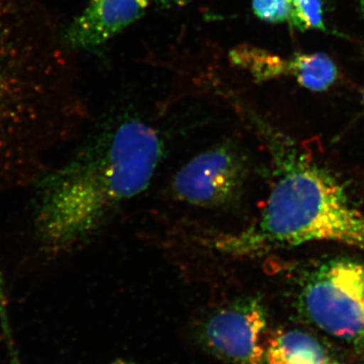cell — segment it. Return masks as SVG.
Segmentation results:
<instances>
[{
	"label": "cell",
	"instance_id": "cell-1",
	"mask_svg": "<svg viewBox=\"0 0 364 364\" xmlns=\"http://www.w3.org/2000/svg\"><path fill=\"white\" fill-rule=\"evenodd\" d=\"M60 31L44 0H0V191L39 178L75 107Z\"/></svg>",
	"mask_w": 364,
	"mask_h": 364
},
{
	"label": "cell",
	"instance_id": "cell-2",
	"mask_svg": "<svg viewBox=\"0 0 364 364\" xmlns=\"http://www.w3.org/2000/svg\"><path fill=\"white\" fill-rule=\"evenodd\" d=\"M267 141L273 182L260 217L240 231L214 235L208 247L232 258L313 242L364 250V215L341 182L287 138L267 131Z\"/></svg>",
	"mask_w": 364,
	"mask_h": 364
},
{
	"label": "cell",
	"instance_id": "cell-3",
	"mask_svg": "<svg viewBox=\"0 0 364 364\" xmlns=\"http://www.w3.org/2000/svg\"><path fill=\"white\" fill-rule=\"evenodd\" d=\"M165 154L161 135L138 117L107 127L59 170L48 205V238L58 251L90 240L147 189Z\"/></svg>",
	"mask_w": 364,
	"mask_h": 364
},
{
	"label": "cell",
	"instance_id": "cell-4",
	"mask_svg": "<svg viewBox=\"0 0 364 364\" xmlns=\"http://www.w3.org/2000/svg\"><path fill=\"white\" fill-rule=\"evenodd\" d=\"M299 312L364 360V262L351 257L320 260L299 273Z\"/></svg>",
	"mask_w": 364,
	"mask_h": 364
},
{
	"label": "cell",
	"instance_id": "cell-5",
	"mask_svg": "<svg viewBox=\"0 0 364 364\" xmlns=\"http://www.w3.org/2000/svg\"><path fill=\"white\" fill-rule=\"evenodd\" d=\"M250 170L240 146L224 141L191 158L174 174L171 195L191 207L232 210L245 195Z\"/></svg>",
	"mask_w": 364,
	"mask_h": 364
},
{
	"label": "cell",
	"instance_id": "cell-6",
	"mask_svg": "<svg viewBox=\"0 0 364 364\" xmlns=\"http://www.w3.org/2000/svg\"><path fill=\"white\" fill-rule=\"evenodd\" d=\"M267 312L256 296L233 299L203 322V344L218 358L234 364H262Z\"/></svg>",
	"mask_w": 364,
	"mask_h": 364
},
{
	"label": "cell",
	"instance_id": "cell-7",
	"mask_svg": "<svg viewBox=\"0 0 364 364\" xmlns=\"http://www.w3.org/2000/svg\"><path fill=\"white\" fill-rule=\"evenodd\" d=\"M149 0H90L60 31L67 51H90L105 44L145 14Z\"/></svg>",
	"mask_w": 364,
	"mask_h": 364
},
{
	"label": "cell",
	"instance_id": "cell-8",
	"mask_svg": "<svg viewBox=\"0 0 364 364\" xmlns=\"http://www.w3.org/2000/svg\"><path fill=\"white\" fill-rule=\"evenodd\" d=\"M331 361L324 347L311 335L284 330L267 340L262 364H326Z\"/></svg>",
	"mask_w": 364,
	"mask_h": 364
},
{
	"label": "cell",
	"instance_id": "cell-9",
	"mask_svg": "<svg viewBox=\"0 0 364 364\" xmlns=\"http://www.w3.org/2000/svg\"><path fill=\"white\" fill-rule=\"evenodd\" d=\"M287 74L306 90L316 92L327 90L338 79L334 61L323 53L296 55L287 61Z\"/></svg>",
	"mask_w": 364,
	"mask_h": 364
},
{
	"label": "cell",
	"instance_id": "cell-10",
	"mask_svg": "<svg viewBox=\"0 0 364 364\" xmlns=\"http://www.w3.org/2000/svg\"><path fill=\"white\" fill-rule=\"evenodd\" d=\"M235 61L244 65L259 80L279 77L287 73V61L257 49L235 52Z\"/></svg>",
	"mask_w": 364,
	"mask_h": 364
},
{
	"label": "cell",
	"instance_id": "cell-11",
	"mask_svg": "<svg viewBox=\"0 0 364 364\" xmlns=\"http://www.w3.org/2000/svg\"><path fill=\"white\" fill-rule=\"evenodd\" d=\"M289 21L301 32L325 31L324 0H291Z\"/></svg>",
	"mask_w": 364,
	"mask_h": 364
},
{
	"label": "cell",
	"instance_id": "cell-12",
	"mask_svg": "<svg viewBox=\"0 0 364 364\" xmlns=\"http://www.w3.org/2000/svg\"><path fill=\"white\" fill-rule=\"evenodd\" d=\"M253 13L260 21L280 23L289 21L291 0H252Z\"/></svg>",
	"mask_w": 364,
	"mask_h": 364
},
{
	"label": "cell",
	"instance_id": "cell-13",
	"mask_svg": "<svg viewBox=\"0 0 364 364\" xmlns=\"http://www.w3.org/2000/svg\"><path fill=\"white\" fill-rule=\"evenodd\" d=\"M159 4L164 6H182L188 4L191 0H157Z\"/></svg>",
	"mask_w": 364,
	"mask_h": 364
},
{
	"label": "cell",
	"instance_id": "cell-14",
	"mask_svg": "<svg viewBox=\"0 0 364 364\" xmlns=\"http://www.w3.org/2000/svg\"><path fill=\"white\" fill-rule=\"evenodd\" d=\"M11 358H13V364H21L18 360V355H16V351L11 352Z\"/></svg>",
	"mask_w": 364,
	"mask_h": 364
},
{
	"label": "cell",
	"instance_id": "cell-15",
	"mask_svg": "<svg viewBox=\"0 0 364 364\" xmlns=\"http://www.w3.org/2000/svg\"><path fill=\"white\" fill-rule=\"evenodd\" d=\"M359 2H360L361 11L364 14V0H359Z\"/></svg>",
	"mask_w": 364,
	"mask_h": 364
},
{
	"label": "cell",
	"instance_id": "cell-16",
	"mask_svg": "<svg viewBox=\"0 0 364 364\" xmlns=\"http://www.w3.org/2000/svg\"><path fill=\"white\" fill-rule=\"evenodd\" d=\"M326 364H339V363H334V361L331 360V361H329V363H326Z\"/></svg>",
	"mask_w": 364,
	"mask_h": 364
},
{
	"label": "cell",
	"instance_id": "cell-17",
	"mask_svg": "<svg viewBox=\"0 0 364 364\" xmlns=\"http://www.w3.org/2000/svg\"><path fill=\"white\" fill-rule=\"evenodd\" d=\"M363 105H364V92H363Z\"/></svg>",
	"mask_w": 364,
	"mask_h": 364
}]
</instances>
